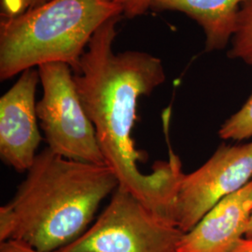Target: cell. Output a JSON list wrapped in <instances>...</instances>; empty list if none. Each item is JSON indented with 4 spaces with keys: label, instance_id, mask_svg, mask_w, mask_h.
<instances>
[{
    "label": "cell",
    "instance_id": "obj_10",
    "mask_svg": "<svg viewBox=\"0 0 252 252\" xmlns=\"http://www.w3.org/2000/svg\"><path fill=\"white\" fill-rule=\"evenodd\" d=\"M231 44L228 57L252 65V0H246L241 5Z\"/></svg>",
    "mask_w": 252,
    "mask_h": 252
},
{
    "label": "cell",
    "instance_id": "obj_15",
    "mask_svg": "<svg viewBox=\"0 0 252 252\" xmlns=\"http://www.w3.org/2000/svg\"><path fill=\"white\" fill-rule=\"evenodd\" d=\"M232 252H252V235L249 238H243Z\"/></svg>",
    "mask_w": 252,
    "mask_h": 252
},
{
    "label": "cell",
    "instance_id": "obj_13",
    "mask_svg": "<svg viewBox=\"0 0 252 252\" xmlns=\"http://www.w3.org/2000/svg\"><path fill=\"white\" fill-rule=\"evenodd\" d=\"M119 6L127 18L142 15L150 9L151 0H106Z\"/></svg>",
    "mask_w": 252,
    "mask_h": 252
},
{
    "label": "cell",
    "instance_id": "obj_2",
    "mask_svg": "<svg viewBox=\"0 0 252 252\" xmlns=\"http://www.w3.org/2000/svg\"><path fill=\"white\" fill-rule=\"evenodd\" d=\"M119 187L107 164L37 153L14 196L0 207V242L19 239L42 252H57L94 222L100 204Z\"/></svg>",
    "mask_w": 252,
    "mask_h": 252
},
{
    "label": "cell",
    "instance_id": "obj_16",
    "mask_svg": "<svg viewBox=\"0 0 252 252\" xmlns=\"http://www.w3.org/2000/svg\"><path fill=\"white\" fill-rule=\"evenodd\" d=\"M247 234L250 235V236H252V215L251 221H250V225H249V228H248V233H247Z\"/></svg>",
    "mask_w": 252,
    "mask_h": 252
},
{
    "label": "cell",
    "instance_id": "obj_6",
    "mask_svg": "<svg viewBox=\"0 0 252 252\" xmlns=\"http://www.w3.org/2000/svg\"><path fill=\"white\" fill-rule=\"evenodd\" d=\"M252 177V141L220 146L195 171L180 180L173 220L188 233L217 204L247 185Z\"/></svg>",
    "mask_w": 252,
    "mask_h": 252
},
{
    "label": "cell",
    "instance_id": "obj_4",
    "mask_svg": "<svg viewBox=\"0 0 252 252\" xmlns=\"http://www.w3.org/2000/svg\"><path fill=\"white\" fill-rule=\"evenodd\" d=\"M183 234L170 220L118 187L92 225L57 252H177Z\"/></svg>",
    "mask_w": 252,
    "mask_h": 252
},
{
    "label": "cell",
    "instance_id": "obj_7",
    "mask_svg": "<svg viewBox=\"0 0 252 252\" xmlns=\"http://www.w3.org/2000/svg\"><path fill=\"white\" fill-rule=\"evenodd\" d=\"M38 70L30 68L0 98V157L17 172H27L42 140L36 114Z\"/></svg>",
    "mask_w": 252,
    "mask_h": 252
},
{
    "label": "cell",
    "instance_id": "obj_11",
    "mask_svg": "<svg viewBox=\"0 0 252 252\" xmlns=\"http://www.w3.org/2000/svg\"><path fill=\"white\" fill-rule=\"evenodd\" d=\"M219 135L224 140L242 141L252 136V94L238 111L220 126Z\"/></svg>",
    "mask_w": 252,
    "mask_h": 252
},
{
    "label": "cell",
    "instance_id": "obj_12",
    "mask_svg": "<svg viewBox=\"0 0 252 252\" xmlns=\"http://www.w3.org/2000/svg\"><path fill=\"white\" fill-rule=\"evenodd\" d=\"M51 0H0L2 18L18 16L29 9H35Z\"/></svg>",
    "mask_w": 252,
    "mask_h": 252
},
{
    "label": "cell",
    "instance_id": "obj_5",
    "mask_svg": "<svg viewBox=\"0 0 252 252\" xmlns=\"http://www.w3.org/2000/svg\"><path fill=\"white\" fill-rule=\"evenodd\" d=\"M42 97L36 114L47 148L63 158L106 164L96 133L81 103L70 65L50 63L37 67Z\"/></svg>",
    "mask_w": 252,
    "mask_h": 252
},
{
    "label": "cell",
    "instance_id": "obj_8",
    "mask_svg": "<svg viewBox=\"0 0 252 252\" xmlns=\"http://www.w3.org/2000/svg\"><path fill=\"white\" fill-rule=\"evenodd\" d=\"M252 215V180L211 208L188 233L177 252H232L248 233Z\"/></svg>",
    "mask_w": 252,
    "mask_h": 252
},
{
    "label": "cell",
    "instance_id": "obj_1",
    "mask_svg": "<svg viewBox=\"0 0 252 252\" xmlns=\"http://www.w3.org/2000/svg\"><path fill=\"white\" fill-rule=\"evenodd\" d=\"M120 19H109L92 36L73 70L74 80L105 163L116 175L119 187L174 222V202L184 175L180 160L170 150L168 161L158 162L151 173H143L139 162L144 157L133 139L138 100L151 95L165 81L164 68L160 58L147 53L114 54L112 44Z\"/></svg>",
    "mask_w": 252,
    "mask_h": 252
},
{
    "label": "cell",
    "instance_id": "obj_9",
    "mask_svg": "<svg viewBox=\"0 0 252 252\" xmlns=\"http://www.w3.org/2000/svg\"><path fill=\"white\" fill-rule=\"evenodd\" d=\"M246 0H151L155 11H180L203 28L206 51L224 49L234 34L241 5Z\"/></svg>",
    "mask_w": 252,
    "mask_h": 252
},
{
    "label": "cell",
    "instance_id": "obj_14",
    "mask_svg": "<svg viewBox=\"0 0 252 252\" xmlns=\"http://www.w3.org/2000/svg\"><path fill=\"white\" fill-rule=\"evenodd\" d=\"M0 252H42L30 244L19 239H7L0 242Z\"/></svg>",
    "mask_w": 252,
    "mask_h": 252
},
{
    "label": "cell",
    "instance_id": "obj_3",
    "mask_svg": "<svg viewBox=\"0 0 252 252\" xmlns=\"http://www.w3.org/2000/svg\"><path fill=\"white\" fill-rule=\"evenodd\" d=\"M122 14L106 0H51L1 19L0 80L45 63H67L75 70L96 30Z\"/></svg>",
    "mask_w": 252,
    "mask_h": 252
}]
</instances>
